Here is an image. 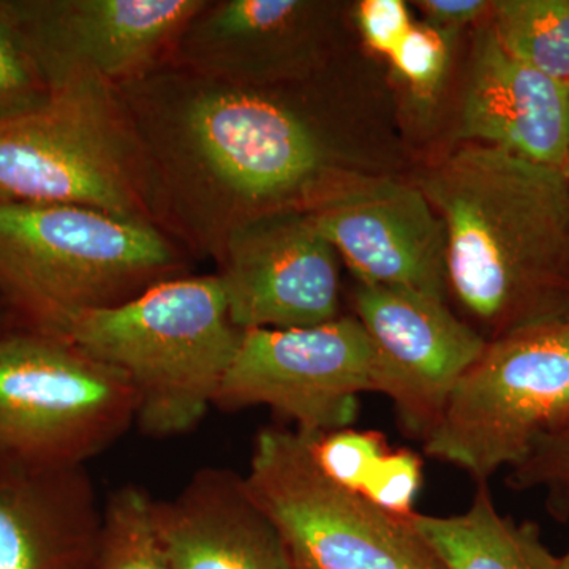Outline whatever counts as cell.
<instances>
[{"mask_svg": "<svg viewBox=\"0 0 569 569\" xmlns=\"http://www.w3.org/2000/svg\"><path fill=\"white\" fill-rule=\"evenodd\" d=\"M118 91L151 170L162 228L200 252L219 260L242 223L309 209L323 194L320 134L269 89L163 62Z\"/></svg>", "mask_w": 569, "mask_h": 569, "instance_id": "1", "label": "cell"}, {"mask_svg": "<svg viewBox=\"0 0 569 569\" xmlns=\"http://www.w3.org/2000/svg\"><path fill=\"white\" fill-rule=\"evenodd\" d=\"M419 189L447 239L448 295L486 342L569 317V179L468 142Z\"/></svg>", "mask_w": 569, "mask_h": 569, "instance_id": "2", "label": "cell"}, {"mask_svg": "<svg viewBox=\"0 0 569 569\" xmlns=\"http://www.w3.org/2000/svg\"><path fill=\"white\" fill-rule=\"evenodd\" d=\"M162 228L74 204L0 201V298L26 328L62 337L82 313L179 277Z\"/></svg>", "mask_w": 569, "mask_h": 569, "instance_id": "3", "label": "cell"}, {"mask_svg": "<svg viewBox=\"0 0 569 569\" xmlns=\"http://www.w3.org/2000/svg\"><path fill=\"white\" fill-rule=\"evenodd\" d=\"M62 337L118 369L137 396V425L183 436L216 406L242 331L219 276H179L123 305L82 313Z\"/></svg>", "mask_w": 569, "mask_h": 569, "instance_id": "4", "label": "cell"}, {"mask_svg": "<svg viewBox=\"0 0 569 569\" xmlns=\"http://www.w3.org/2000/svg\"><path fill=\"white\" fill-rule=\"evenodd\" d=\"M0 201L84 206L162 228L129 112L96 77L63 81L39 110L0 121Z\"/></svg>", "mask_w": 569, "mask_h": 569, "instance_id": "5", "label": "cell"}, {"mask_svg": "<svg viewBox=\"0 0 569 569\" xmlns=\"http://www.w3.org/2000/svg\"><path fill=\"white\" fill-rule=\"evenodd\" d=\"M137 410L127 377L66 337L26 326L0 337V468L86 467Z\"/></svg>", "mask_w": 569, "mask_h": 569, "instance_id": "6", "label": "cell"}, {"mask_svg": "<svg viewBox=\"0 0 569 569\" xmlns=\"http://www.w3.org/2000/svg\"><path fill=\"white\" fill-rule=\"evenodd\" d=\"M244 482L296 569H445L413 515L389 512L326 477L296 429L257 433Z\"/></svg>", "mask_w": 569, "mask_h": 569, "instance_id": "7", "label": "cell"}, {"mask_svg": "<svg viewBox=\"0 0 569 569\" xmlns=\"http://www.w3.org/2000/svg\"><path fill=\"white\" fill-rule=\"evenodd\" d=\"M568 415L569 317L488 342L422 443L486 485Z\"/></svg>", "mask_w": 569, "mask_h": 569, "instance_id": "8", "label": "cell"}, {"mask_svg": "<svg viewBox=\"0 0 569 569\" xmlns=\"http://www.w3.org/2000/svg\"><path fill=\"white\" fill-rule=\"evenodd\" d=\"M377 356L358 318L293 329H250L216 406L223 410L269 407L306 436L355 425L359 396L376 392Z\"/></svg>", "mask_w": 569, "mask_h": 569, "instance_id": "9", "label": "cell"}, {"mask_svg": "<svg viewBox=\"0 0 569 569\" xmlns=\"http://www.w3.org/2000/svg\"><path fill=\"white\" fill-rule=\"evenodd\" d=\"M208 0H0L48 89L80 77L126 84L167 62Z\"/></svg>", "mask_w": 569, "mask_h": 569, "instance_id": "10", "label": "cell"}, {"mask_svg": "<svg viewBox=\"0 0 569 569\" xmlns=\"http://www.w3.org/2000/svg\"><path fill=\"white\" fill-rule=\"evenodd\" d=\"M339 254L302 208L261 213L228 236L219 279L236 328L293 329L339 318Z\"/></svg>", "mask_w": 569, "mask_h": 569, "instance_id": "11", "label": "cell"}, {"mask_svg": "<svg viewBox=\"0 0 569 569\" xmlns=\"http://www.w3.org/2000/svg\"><path fill=\"white\" fill-rule=\"evenodd\" d=\"M353 306L376 350V392L391 400L408 436L425 441L488 342L447 301L418 291L356 282Z\"/></svg>", "mask_w": 569, "mask_h": 569, "instance_id": "12", "label": "cell"}, {"mask_svg": "<svg viewBox=\"0 0 569 569\" xmlns=\"http://www.w3.org/2000/svg\"><path fill=\"white\" fill-rule=\"evenodd\" d=\"M356 282L449 302L447 239L418 186L376 179L326 190L307 209Z\"/></svg>", "mask_w": 569, "mask_h": 569, "instance_id": "13", "label": "cell"}, {"mask_svg": "<svg viewBox=\"0 0 569 569\" xmlns=\"http://www.w3.org/2000/svg\"><path fill=\"white\" fill-rule=\"evenodd\" d=\"M317 11L302 0H208L167 62L209 80L269 89L312 61Z\"/></svg>", "mask_w": 569, "mask_h": 569, "instance_id": "14", "label": "cell"}, {"mask_svg": "<svg viewBox=\"0 0 569 569\" xmlns=\"http://www.w3.org/2000/svg\"><path fill=\"white\" fill-rule=\"evenodd\" d=\"M459 137L563 171L569 86L509 54L488 26L475 37Z\"/></svg>", "mask_w": 569, "mask_h": 569, "instance_id": "15", "label": "cell"}, {"mask_svg": "<svg viewBox=\"0 0 569 569\" xmlns=\"http://www.w3.org/2000/svg\"><path fill=\"white\" fill-rule=\"evenodd\" d=\"M152 519L171 569H296L282 535L234 471L201 468L173 498L153 501Z\"/></svg>", "mask_w": 569, "mask_h": 569, "instance_id": "16", "label": "cell"}, {"mask_svg": "<svg viewBox=\"0 0 569 569\" xmlns=\"http://www.w3.org/2000/svg\"><path fill=\"white\" fill-rule=\"evenodd\" d=\"M102 520L86 467L0 468V569H96Z\"/></svg>", "mask_w": 569, "mask_h": 569, "instance_id": "17", "label": "cell"}, {"mask_svg": "<svg viewBox=\"0 0 569 569\" xmlns=\"http://www.w3.org/2000/svg\"><path fill=\"white\" fill-rule=\"evenodd\" d=\"M413 522L445 569H559L537 523L501 515L486 485L460 515L413 512Z\"/></svg>", "mask_w": 569, "mask_h": 569, "instance_id": "18", "label": "cell"}, {"mask_svg": "<svg viewBox=\"0 0 569 569\" xmlns=\"http://www.w3.org/2000/svg\"><path fill=\"white\" fill-rule=\"evenodd\" d=\"M490 17L509 54L569 86V0H498Z\"/></svg>", "mask_w": 569, "mask_h": 569, "instance_id": "19", "label": "cell"}, {"mask_svg": "<svg viewBox=\"0 0 569 569\" xmlns=\"http://www.w3.org/2000/svg\"><path fill=\"white\" fill-rule=\"evenodd\" d=\"M153 500L137 486H122L103 507L96 569H171L153 529Z\"/></svg>", "mask_w": 569, "mask_h": 569, "instance_id": "20", "label": "cell"}, {"mask_svg": "<svg viewBox=\"0 0 569 569\" xmlns=\"http://www.w3.org/2000/svg\"><path fill=\"white\" fill-rule=\"evenodd\" d=\"M306 437L310 452L326 477L358 493L365 490L391 449L381 433L355 430L353 427Z\"/></svg>", "mask_w": 569, "mask_h": 569, "instance_id": "21", "label": "cell"}, {"mask_svg": "<svg viewBox=\"0 0 569 569\" xmlns=\"http://www.w3.org/2000/svg\"><path fill=\"white\" fill-rule=\"evenodd\" d=\"M508 485L516 490H542L550 515L569 520V415L509 470Z\"/></svg>", "mask_w": 569, "mask_h": 569, "instance_id": "22", "label": "cell"}, {"mask_svg": "<svg viewBox=\"0 0 569 569\" xmlns=\"http://www.w3.org/2000/svg\"><path fill=\"white\" fill-rule=\"evenodd\" d=\"M50 89L21 37L0 10V121L39 110Z\"/></svg>", "mask_w": 569, "mask_h": 569, "instance_id": "23", "label": "cell"}, {"mask_svg": "<svg viewBox=\"0 0 569 569\" xmlns=\"http://www.w3.org/2000/svg\"><path fill=\"white\" fill-rule=\"evenodd\" d=\"M449 43L443 33L425 24L411 26L399 47L392 52L391 62L397 73L419 99H430L447 71Z\"/></svg>", "mask_w": 569, "mask_h": 569, "instance_id": "24", "label": "cell"}, {"mask_svg": "<svg viewBox=\"0 0 569 569\" xmlns=\"http://www.w3.org/2000/svg\"><path fill=\"white\" fill-rule=\"evenodd\" d=\"M421 482V459L407 449H389L361 496L389 512L410 516L415 512Z\"/></svg>", "mask_w": 569, "mask_h": 569, "instance_id": "25", "label": "cell"}, {"mask_svg": "<svg viewBox=\"0 0 569 569\" xmlns=\"http://www.w3.org/2000/svg\"><path fill=\"white\" fill-rule=\"evenodd\" d=\"M356 20L367 47L387 58H391L413 26L402 0H362Z\"/></svg>", "mask_w": 569, "mask_h": 569, "instance_id": "26", "label": "cell"}, {"mask_svg": "<svg viewBox=\"0 0 569 569\" xmlns=\"http://www.w3.org/2000/svg\"><path fill=\"white\" fill-rule=\"evenodd\" d=\"M419 10L425 17V24L452 39L482 14L490 13L492 2L486 0H421Z\"/></svg>", "mask_w": 569, "mask_h": 569, "instance_id": "27", "label": "cell"}, {"mask_svg": "<svg viewBox=\"0 0 569 569\" xmlns=\"http://www.w3.org/2000/svg\"><path fill=\"white\" fill-rule=\"evenodd\" d=\"M559 569H569V549L563 557H559Z\"/></svg>", "mask_w": 569, "mask_h": 569, "instance_id": "28", "label": "cell"}, {"mask_svg": "<svg viewBox=\"0 0 569 569\" xmlns=\"http://www.w3.org/2000/svg\"><path fill=\"white\" fill-rule=\"evenodd\" d=\"M2 307H7L3 305L2 298H0V337H2L3 332L7 331L6 326H3V312Z\"/></svg>", "mask_w": 569, "mask_h": 569, "instance_id": "29", "label": "cell"}, {"mask_svg": "<svg viewBox=\"0 0 569 569\" xmlns=\"http://www.w3.org/2000/svg\"><path fill=\"white\" fill-rule=\"evenodd\" d=\"M563 173L567 174V178L569 179V137H568L567 163H565Z\"/></svg>", "mask_w": 569, "mask_h": 569, "instance_id": "30", "label": "cell"}]
</instances>
